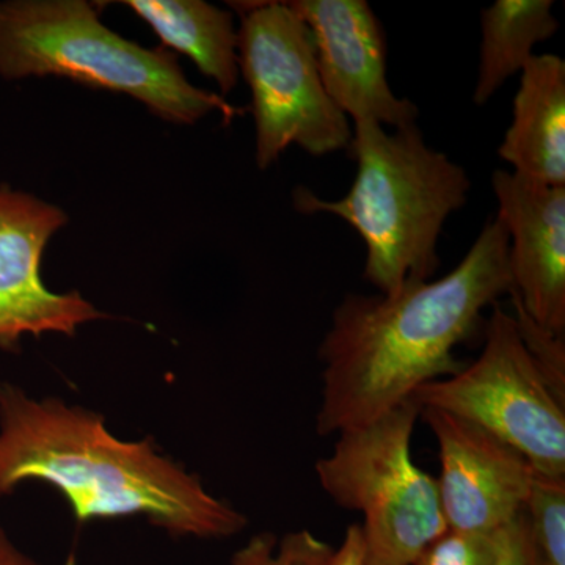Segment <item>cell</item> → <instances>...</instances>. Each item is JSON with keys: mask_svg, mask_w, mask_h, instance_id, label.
<instances>
[{"mask_svg": "<svg viewBox=\"0 0 565 565\" xmlns=\"http://www.w3.org/2000/svg\"><path fill=\"white\" fill-rule=\"evenodd\" d=\"M332 546L308 530L282 535L258 534L234 553L232 565H362L352 553L334 557Z\"/></svg>", "mask_w": 565, "mask_h": 565, "instance_id": "9a60e30c", "label": "cell"}, {"mask_svg": "<svg viewBox=\"0 0 565 565\" xmlns=\"http://www.w3.org/2000/svg\"><path fill=\"white\" fill-rule=\"evenodd\" d=\"M25 481L57 489L81 523L145 515L170 534L199 539L233 537L248 525L150 440H120L95 412L2 382L0 498Z\"/></svg>", "mask_w": 565, "mask_h": 565, "instance_id": "7a4b0ae2", "label": "cell"}, {"mask_svg": "<svg viewBox=\"0 0 565 565\" xmlns=\"http://www.w3.org/2000/svg\"><path fill=\"white\" fill-rule=\"evenodd\" d=\"M237 58L252 92L255 161L269 169L289 147L321 158L348 150L352 126L319 76L310 29L288 2L232 3Z\"/></svg>", "mask_w": 565, "mask_h": 565, "instance_id": "8992f818", "label": "cell"}, {"mask_svg": "<svg viewBox=\"0 0 565 565\" xmlns=\"http://www.w3.org/2000/svg\"><path fill=\"white\" fill-rule=\"evenodd\" d=\"M437 438L441 509L449 530L493 533L525 511L535 471L522 452L478 424L424 407Z\"/></svg>", "mask_w": 565, "mask_h": 565, "instance_id": "30bf717a", "label": "cell"}, {"mask_svg": "<svg viewBox=\"0 0 565 565\" xmlns=\"http://www.w3.org/2000/svg\"><path fill=\"white\" fill-rule=\"evenodd\" d=\"M497 531L473 533L448 527L424 550L415 565H498Z\"/></svg>", "mask_w": 565, "mask_h": 565, "instance_id": "ac0fdd59", "label": "cell"}, {"mask_svg": "<svg viewBox=\"0 0 565 565\" xmlns=\"http://www.w3.org/2000/svg\"><path fill=\"white\" fill-rule=\"evenodd\" d=\"M66 223L57 204L0 184V349H17L28 334L74 337L85 323L107 318L81 292H52L44 285V250Z\"/></svg>", "mask_w": 565, "mask_h": 565, "instance_id": "ba28073f", "label": "cell"}, {"mask_svg": "<svg viewBox=\"0 0 565 565\" xmlns=\"http://www.w3.org/2000/svg\"><path fill=\"white\" fill-rule=\"evenodd\" d=\"M498 565H541L535 553L525 511L497 531Z\"/></svg>", "mask_w": 565, "mask_h": 565, "instance_id": "d6986e66", "label": "cell"}, {"mask_svg": "<svg viewBox=\"0 0 565 565\" xmlns=\"http://www.w3.org/2000/svg\"><path fill=\"white\" fill-rule=\"evenodd\" d=\"M288 3L310 29L323 88L349 120L393 129L416 125L418 106L390 87L384 28L366 0Z\"/></svg>", "mask_w": 565, "mask_h": 565, "instance_id": "9c48e42d", "label": "cell"}, {"mask_svg": "<svg viewBox=\"0 0 565 565\" xmlns=\"http://www.w3.org/2000/svg\"><path fill=\"white\" fill-rule=\"evenodd\" d=\"M65 77L131 96L162 121L193 125L212 111L233 121L244 110L195 87L172 52L147 50L104 25L85 0L0 2V77Z\"/></svg>", "mask_w": 565, "mask_h": 565, "instance_id": "277c9868", "label": "cell"}, {"mask_svg": "<svg viewBox=\"0 0 565 565\" xmlns=\"http://www.w3.org/2000/svg\"><path fill=\"white\" fill-rule=\"evenodd\" d=\"M348 151L356 162L351 191L332 202L299 189L297 210L353 226L366 245L364 278L379 292L429 281L440 267L445 223L471 189L463 167L430 148L416 125L388 132L374 121L353 122Z\"/></svg>", "mask_w": 565, "mask_h": 565, "instance_id": "3957f363", "label": "cell"}, {"mask_svg": "<svg viewBox=\"0 0 565 565\" xmlns=\"http://www.w3.org/2000/svg\"><path fill=\"white\" fill-rule=\"evenodd\" d=\"M0 565H41L32 557L24 555L13 542L10 541L6 531L0 527ZM66 565H74L68 563Z\"/></svg>", "mask_w": 565, "mask_h": 565, "instance_id": "ffe728a7", "label": "cell"}, {"mask_svg": "<svg viewBox=\"0 0 565 565\" xmlns=\"http://www.w3.org/2000/svg\"><path fill=\"white\" fill-rule=\"evenodd\" d=\"M492 188L509 237L511 296L539 326L565 337V188L511 170H494Z\"/></svg>", "mask_w": 565, "mask_h": 565, "instance_id": "8fae6325", "label": "cell"}, {"mask_svg": "<svg viewBox=\"0 0 565 565\" xmlns=\"http://www.w3.org/2000/svg\"><path fill=\"white\" fill-rule=\"evenodd\" d=\"M422 407L414 397L364 426L343 430L316 462L323 492L362 512L363 565H415L448 530L437 479L412 457Z\"/></svg>", "mask_w": 565, "mask_h": 565, "instance_id": "5b68a950", "label": "cell"}, {"mask_svg": "<svg viewBox=\"0 0 565 565\" xmlns=\"http://www.w3.org/2000/svg\"><path fill=\"white\" fill-rule=\"evenodd\" d=\"M511 291L509 237L494 215L445 277L393 294L344 296L319 344L318 435L364 426L419 386L459 374L467 363L455 349L484 327L482 311Z\"/></svg>", "mask_w": 565, "mask_h": 565, "instance_id": "6da1fadb", "label": "cell"}, {"mask_svg": "<svg viewBox=\"0 0 565 565\" xmlns=\"http://www.w3.org/2000/svg\"><path fill=\"white\" fill-rule=\"evenodd\" d=\"M498 156L523 180L565 188V62L559 55H533L526 63Z\"/></svg>", "mask_w": 565, "mask_h": 565, "instance_id": "7c38bea8", "label": "cell"}, {"mask_svg": "<svg viewBox=\"0 0 565 565\" xmlns=\"http://www.w3.org/2000/svg\"><path fill=\"white\" fill-rule=\"evenodd\" d=\"M552 0H497L481 11V47L473 102L484 106L509 77L522 73L535 44L559 31Z\"/></svg>", "mask_w": 565, "mask_h": 565, "instance_id": "5bb4252c", "label": "cell"}, {"mask_svg": "<svg viewBox=\"0 0 565 565\" xmlns=\"http://www.w3.org/2000/svg\"><path fill=\"white\" fill-rule=\"evenodd\" d=\"M525 514L539 563L565 565V479L535 475Z\"/></svg>", "mask_w": 565, "mask_h": 565, "instance_id": "2e32d148", "label": "cell"}, {"mask_svg": "<svg viewBox=\"0 0 565 565\" xmlns=\"http://www.w3.org/2000/svg\"><path fill=\"white\" fill-rule=\"evenodd\" d=\"M482 330L484 349L473 363L412 397L484 427L522 452L535 475L565 479V403L526 351L514 316L494 303Z\"/></svg>", "mask_w": 565, "mask_h": 565, "instance_id": "52a82bcc", "label": "cell"}, {"mask_svg": "<svg viewBox=\"0 0 565 565\" xmlns=\"http://www.w3.org/2000/svg\"><path fill=\"white\" fill-rule=\"evenodd\" d=\"M512 297L514 319L526 351L541 367L553 392L565 403V343L564 337L545 330L526 313L522 303Z\"/></svg>", "mask_w": 565, "mask_h": 565, "instance_id": "e0dca14e", "label": "cell"}, {"mask_svg": "<svg viewBox=\"0 0 565 565\" xmlns=\"http://www.w3.org/2000/svg\"><path fill=\"white\" fill-rule=\"evenodd\" d=\"M122 6L147 22L163 46L191 58L222 95L236 88L239 36L228 10L203 0H125Z\"/></svg>", "mask_w": 565, "mask_h": 565, "instance_id": "4fadbf2b", "label": "cell"}]
</instances>
